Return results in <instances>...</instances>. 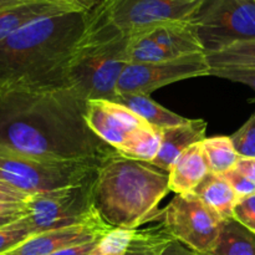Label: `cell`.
<instances>
[{"label":"cell","mask_w":255,"mask_h":255,"mask_svg":"<svg viewBox=\"0 0 255 255\" xmlns=\"http://www.w3.org/2000/svg\"><path fill=\"white\" fill-rule=\"evenodd\" d=\"M233 218L255 234V194L239 199L234 208Z\"/></svg>","instance_id":"83f0119b"},{"label":"cell","mask_w":255,"mask_h":255,"mask_svg":"<svg viewBox=\"0 0 255 255\" xmlns=\"http://www.w3.org/2000/svg\"><path fill=\"white\" fill-rule=\"evenodd\" d=\"M236 169L255 182V158H239Z\"/></svg>","instance_id":"d6a6232c"},{"label":"cell","mask_w":255,"mask_h":255,"mask_svg":"<svg viewBox=\"0 0 255 255\" xmlns=\"http://www.w3.org/2000/svg\"><path fill=\"white\" fill-rule=\"evenodd\" d=\"M136 229L114 228L96 246L90 255H124Z\"/></svg>","instance_id":"d4e9b609"},{"label":"cell","mask_w":255,"mask_h":255,"mask_svg":"<svg viewBox=\"0 0 255 255\" xmlns=\"http://www.w3.org/2000/svg\"><path fill=\"white\" fill-rule=\"evenodd\" d=\"M32 236L35 232L27 216L0 228V255L12 251Z\"/></svg>","instance_id":"cb8c5ba5"},{"label":"cell","mask_w":255,"mask_h":255,"mask_svg":"<svg viewBox=\"0 0 255 255\" xmlns=\"http://www.w3.org/2000/svg\"><path fill=\"white\" fill-rule=\"evenodd\" d=\"M77 11L56 0H27L0 9V41L30 22L45 16Z\"/></svg>","instance_id":"5bb4252c"},{"label":"cell","mask_w":255,"mask_h":255,"mask_svg":"<svg viewBox=\"0 0 255 255\" xmlns=\"http://www.w3.org/2000/svg\"><path fill=\"white\" fill-rule=\"evenodd\" d=\"M56 1L64 2V4L69 5L72 9L77 10V11L90 12L95 7L99 6L102 0H56Z\"/></svg>","instance_id":"4dcf8cb0"},{"label":"cell","mask_w":255,"mask_h":255,"mask_svg":"<svg viewBox=\"0 0 255 255\" xmlns=\"http://www.w3.org/2000/svg\"><path fill=\"white\" fill-rule=\"evenodd\" d=\"M27 213L25 203H0V214Z\"/></svg>","instance_id":"e575fe53"},{"label":"cell","mask_w":255,"mask_h":255,"mask_svg":"<svg viewBox=\"0 0 255 255\" xmlns=\"http://www.w3.org/2000/svg\"><path fill=\"white\" fill-rule=\"evenodd\" d=\"M86 106L64 81L0 87V146L51 161H102L116 149L90 128Z\"/></svg>","instance_id":"6da1fadb"},{"label":"cell","mask_w":255,"mask_h":255,"mask_svg":"<svg viewBox=\"0 0 255 255\" xmlns=\"http://www.w3.org/2000/svg\"><path fill=\"white\" fill-rule=\"evenodd\" d=\"M95 173L81 183L29 197L25 204L35 234L100 218L92 194Z\"/></svg>","instance_id":"52a82bcc"},{"label":"cell","mask_w":255,"mask_h":255,"mask_svg":"<svg viewBox=\"0 0 255 255\" xmlns=\"http://www.w3.org/2000/svg\"><path fill=\"white\" fill-rule=\"evenodd\" d=\"M169 192L168 172L115 151L100 162L94 178V204L111 228L137 229L156 214Z\"/></svg>","instance_id":"3957f363"},{"label":"cell","mask_w":255,"mask_h":255,"mask_svg":"<svg viewBox=\"0 0 255 255\" xmlns=\"http://www.w3.org/2000/svg\"><path fill=\"white\" fill-rule=\"evenodd\" d=\"M162 255H208V254H202L198 252H194L192 249H189L188 247L183 246L179 242L173 241L168 247L166 248V251L163 252Z\"/></svg>","instance_id":"1f68e13d"},{"label":"cell","mask_w":255,"mask_h":255,"mask_svg":"<svg viewBox=\"0 0 255 255\" xmlns=\"http://www.w3.org/2000/svg\"><path fill=\"white\" fill-rule=\"evenodd\" d=\"M208 255H255V234L236 219H227Z\"/></svg>","instance_id":"d6986e66"},{"label":"cell","mask_w":255,"mask_h":255,"mask_svg":"<svg viewBox=\"0 0 255 255\" xmlns=\"http://www.w3.org/2000/svg\"><path fill=\"white\" fill-rule=\"evenodd\" d=\"M141 32H144L149 39L153 40L172 59L194 54H206L187 21L163 22Z\"/></svg>","instance_id":"2e32d148"},{"label":"cell","mask_w":255,"mask_h":255,"mask_svg":"<svg viewBox=\"0 0 255 255\" xmlns=\"http://www.w3.org/2000/svg\"><path fill=\"white\" fill-rule=\"evenodd\" d=\"M229 137L241 158H255V112Z\"/></svg>","instance_id":"484cf974"},{"label":"cell","mask_w":255,"mask_h":255,"mask_svg":"<svg viewBox=\"0 0 255 255\" xmlns=\"http://www.w3.org/2000/svg\"><path fill=\"white\" fill-rule=\"evenodd\" d=\"M202 148L208 162L209 172L218 176H223L236 168L241 158L229 136L206 137L202 141Z\"/></svg>","instance_id":"44dd1931"},{"label":"cell","mask_w":255,"mask_h":255,"mask_svg":"<svg viewBox=\"0 0 255 255\" xmlns=\"http://www.w3.org/2000/svg\"><path fill=\"white\" fill-rule=\"evenodd\" d=\"M161 143L162 128L147 124L136 129L117 152L134 161L152 163L158 154Z\"/></svg>","instance_id":"ffe728a7"},{"label":"cell","mask_w":255,"mask_h":255,"mask_svg":"<svg viewBox=\"0 0 255 255\" xmlns=\"http://www.w3.org/2000/svg\"><path fill=\"white\" fill-rule=\"evenodd\" d=\"M209 76H216L219 79H226L229 81L241 82L248 85L255 92V69H247V67H228V69H211ZM251 102L255 104V96Z\"/></svg>","instance_id":"4316f807"},{"label":"cell","mask_w":255,"mask_h":255,"mask_svg":"<svg viewBox=\"0 0 255 255\" xmlns=\"http://www.w3.org/2000/svg\"><path fill=\"white\" fill-rule=\"evenodd\" d=\"M99 241H94V242H89V243H84V244H77V246H72V247H67V248L61 249V251L56 252L54 254L50 255H90L92 253L96 246L99 244Z\"/></svg>","instance_id":"f546056e"},{"label":"cell","mask_w":255,"mask_h":255,"mask_svg":"<svg viewBox=\"0 0 255 255\" xmlns=\"http://www.w3.org/2000/svg\"><path fill=\"white\" fill-rule=\"evenodd\" d=\"M86 24L84 11L51 15L0 41V87L64 81V67Z\"/></svg>","instance_id":"7a4b0ae2"},{"label":"cell","mask_w":255,"mask_h":255,"mask_svg":"<svg viewBox=\"0 0 255 255\" xmlns=\"http://www.w3.org/2000/svg\"><path fill=\"white\" fill-rule=\"evenodd\" d=\"M114 101L126 106L127 109H129L134 114L138 115L141 119H143L147 124L158 127V128L179 126V125L186 124L189 120L161 106L147 95L119 94Z\"/></svg>","instance_id":"ac0fdd59"},{"label":"cell","mask_w":255,"mask_h":255,"mask_svg":"<svg viewBox=\"0 0 255 255\" xmlns=\"http://www.w3.org/2000/svg\"><path fill=\"white\" fill-rule=\"evenodd\" d=\"M203 0H102L92 12L127 37L154 25L187 21Z\"/></svg>","instance_id":"9c48e42d"},{"label":"cell","mask_w":255,"mask_h":255,"mask_svg":"<svg viewBox=\"0 0 255 255\" xmlns=\"http://www.w3.org/2000/svg\"><path fill=\"white\" fill-rule=\"evenodd\" d=\"M161 227L194 252L208 254L213 249L223 219L194 194H176L161 212Z\"/></svg>","instance_id":"ba28073f"},{"label":"cell","mask_w":255,"mask_h":255,"mask_svg":"<svg viewBox=\"0 0 255 255\" xmlns=\"http://www.w3.org/2000/svg\"><path fill=\"white\" fill-rule=\"evenodd\" d=\"M209 173L208 162L202 148V142L183 152L169 169V191L176 194H193Z\"/></svg>","instance_id":"9a60e30c"},{"label":"cell","mask_w":255,"mask_h":255,"mask_svg":"<svg viewBox=\"0 0 255 255\" xmlns=\"http://www.w3.org/2000/svg\"><path fill=\"white\" fill-rule=\"evenodd\" d=\"M86 122L99 138L116 151L136 129L147 125L126 106L110 100H89Z\"/></svg>","instance_id":"8fae6325"},{"label":"cell","mask_w":255,"mask_h":255,"mask_svg":"<svg viewBox=\"0 0 255 255\" xmlns=\"http://www.w3.org/2000/svg\"><path fill=\"white\" fill-rule=\"evenodd\" d=\"M111 229L101 218L89 223L54 229L30 237L20 246L2 255H50L67 247L99 241Z\"/></svg>","instance_id":"7c38bea8"},{"label":"cell","mask_w":255,"mask_h":255,"mask_svg":"<svg viewBox=\"0 0 255 255\" xmlns=\"http://www.w3.org/2000/svg\"><path fill=\"white\" fill-rule=\"evenodd\" d=\"M128 37L95 12H87L84 35L64 67V82L85 100L117 96V84L128 65Z\"/></svg>","instance_id":"277c9868"},{"label":"cell","mask_w":255,"mask_h":255,"mask_svg":"<svg viewBox=\"0 0 255 255\" xmlns=\"http://www.w3.org/2000/svg\"><path fill=\"white\" fill-rule=\"evenodd\" d=\"M0 192H2V193L10 194V196L15 197V198L20 199L21 202H26L27 199H29V197H30V196H27V194L20 192L19 189H16L15 187H12L11 184H9L7 182H5L4 179L1 178V176H0Z\"/></svg>","instance_id":"836d02e7"},{"label":"cell","mask_w":255,"mask_h":255,"mask_svg":"<svg viewBox=\"0 0 255 255\" xmlns=\"http://www.w3.org/2000/svg\"><path fill=\"white\" fill-rule=\"evenodd\" d=\"M27 1V0H0V9L5 6H10V5L19 4V2Z\"/></svg>","instance_id":"74e56055"},{"label":"cell","mask_w":255,"mask_h":255,"mask_svg":"<svg viewBox=\"0 0 255 255\" xmlns=\"http://www.w3.org/2000/svg\"><path fill=\"white\" fill-rule=\"evenodd\" d=\"M207 122L203 120H188L179 126L162 128V143L158 154L151 164L169 172L176 159L186 149L206 138Z\"/></svg>","instance_id":"4fadbf2b"},{"label":"cell","mask_w":255,"mask_h":255,"mask_svg":"<svg viewBox=\"0 0 255 255\" xmlns=\"http://www.w3.org/2000/svg\"><path fill=\"white\" fill-rule=\"evenodd\" d=\"M204 52L255 39V0H203L187 20Z\"/></svg>","instance_id":"8992f818"},{"label":"cell","mask_w":255,"mask_h":255,"mask_svg":"<svg viewBox=\"0 0 255 255\" xmlns=\"http://www.w3.org/2000/svg\"><path fill=\"white\" fill-rule=\"evenodd\" d=\"M173 241L162 227L136 229L124 255H162Z\"/></svg>","instance_id":"603a6c76"},{"label":"cell","mask_w":255,"mask_h":255,"mask_svg":"<svg viewBox=\"0 0 255 255\" xmlns=\"http://www.w3.org/2000/svg\"><path fill=\"white\" fill-rule=\"evenodd\" d=\"M211 66L206 54H194L161 62H129L117 84V95H149L173 82L209 76Z\"/></svg>","instance_id":"30bf717a"},{"label":"cell","mask_w":255,"mask_h":255,"mask_svg":"<svg viewBox=\"0 0 255 255\" xmlns=\"http://www.w3.org/2000/svg\"><path fill=\"white\" fill-rule=\"evenodd\" d=\"M27 216V213H5L0 214V228L5 226H9V224L14 223V222L19 221L22 217Z\"/></svg>","instance_id":"d590c367"},{"label":"cell","mask_w":255,"mask_h":255,"mask_svg":"<svg viewBox=\"0 0 255 255\" xmlns=\"http://www.w3.org/2000/svg\"><path fill=\"white\" fill-rule=\"evenodd\" d=\"M101 161H51L0 146V176L27 196L81 183L95 173Z\"/></svg>","instance_id":"5b68a950"},{"label":"cell","mask_w":255,"mask_h":255,"mask_svg":"<svg viewBox=\"0 0 255 255\" xmlns=\"http://www.w3.org/2000/svg\"><path fill=\"white\" fill-rule=\"evenodd\" d=\"M197 198L216 212L223 221L233 218L238 197L229 182L223 176L209 172L193 192Z\"/></svg>","instance_id":"e0dca14e"},{"label":"cell","mask_w":255,"mask_h":255,"mask_svg":"<svg viewBox=\"0 0 255 255\" xmlns=\"http://www.w3.org/2000/svg\"><path fill=\"white\" fill-rule=\"evenodd\" d=\"M211 69L247 67L255 69V39L236 42L219 51L206 54Z\"/></svg>","instance_id":"7402d4cb"},{"label":"cell","mask_w":255,"mask_h":255,"mask_svg":"<svg viewBox=\"0 0 255 255\" xmlns=\"http://www.w3.org/2000/svg\"><path fill=\"white\" fill-rule=\"evenodd\" d=\"M223 177L229 182L232 188L236 192L238 199L247 198V197L254 196L255 194V182L248 178L246 174L237 171L236 168L229 171L228 173L223 174Z\"/></svg>","instance_id":"f1b7e54d"},{"label":"cell","mask_w":255,"mask_h":255,"mask_svg":"<svg viewBox=\"0 0 255 255\" xmlns=\"http://www.w3.org/2000/svg\"><path fill=\"white\" fill-rule=\"evenodd\" d=\"M0 203H25V202H21L20 199L10 196V194L0 192Z\"/></svg>","instance_id":"8d00e7d4"}]
</instances>
